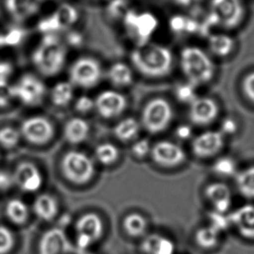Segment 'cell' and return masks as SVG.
<instances>
[{"label": "cell", "mask_w": 254, "mask_h": 254, "mask_svg": "<svg viewBox=\"0 0 254 254\" xmlns=\"http://www.w3.org/2000/svg\"><path fill=\"white\" fill-rule=\"evenodd\" d=\"M70 248L65 232L53 227L42 235L38 244L39 254H68Z\"/></svg>", "instance_id": "17"}, {"label": "cell", "mask_w": 254, "mask_h": 254, "mask_svg": "<svg viewBox=\"0 0 254 254\" xmlns=\"http://www.w3.org/2000/svg\"><path fill=\"white\" fill-rule=\"evenodd\" d=\"M220 114V106L209 96H197L189 104V120L199 127H206L213 124Z\"/></svg>", "instance_id": "15"}, {"label": "cell", "mask_w": 254, "mask_h": 254, "mask_svg": "<svg viewBox=\"0 0 254 254\" xmlns=\"http://www.w3.org/2000/svg\"><path fill=\"white\" fill-rule=\"evenodd\" d=\"M0 48H2V45H1V34H0Z\"/></svg>", "instance_id": "51"}, {"label": "cell", "mask_w": 254, "mask_h": 254, "mask_svg": "<svg viewBox=\"0 0 254 254\" xmlns=\"http://www.w3.org/2000/svg\"><path fill=\"white\" fill-rule=\"evenodd\" d=\"M14 99L25 106H38L45 99L46 86L39 77L31 73L24 74L12 85Z\"/></svg>", "instance_id": "9"}, {"label": "cell", "mask_w": 254, "mask_h": 254, "mask_svg": "<svg viewBox=\"0 0 254 254\" xmlns=\"http://www.w3.org/2000/svg\"><path fill=\"white\" fill-rule=\"evenodd\" d=\"M150 156L156 165L166 169L182 165L187 159L186 152L180 145L167 140L159 141L152 145Z\"/></svg>", "instance_id": "13"}, {"label": "cell", "mask_w": 254, "mask_h": 254, "mask_svg": "<svg viewBox=\"0 0 254 254\" xmlns=\"http://www.w3.org/2000/svg\"><path fill=\"white\" fill-rule=\"evenodd\" d=\"M14 100L12 85L8 81H0V109L10 106Z\"/></svg>", "instance_id": "43"}, {"label": "cell", "mask_w": 254, "mask_h": 254, "mask_svg": "<svg viewBox=\"0 0 254 254\" xmlns=\"http://www.w3.org/2000/svg\"><path fill=\"white\" fill-rule=\"evenodd\" d=\"M94 101L96 113L107 120L120 117L127 108V97L114 89L103 90L96 96Z\"/></svg>", "instance_id": "12"}, {"label": "cell", "mask_w": 254, "mask_h": 254, "mask_svg": "<svg viewBox=\"0 0 254 254\" xmlns=\"http://www.w3.org/2000/svg\"><path fill=\"white\" fill-rule=\"evenodd\" d=\"M180 66L187 82L194 87L209 83L216 72V67L209 54L193 45L182 49Z\"/></svg>", "instance_id": "3"}, {"label": "cell", "mask_w": 254, "mask_h": 254, "mask_svg": "<svg viewBox=\"0 0 254 254\" xmlns=\"http://www.w3.org/2000/svg\"><path fill=\"white\" fill-rule=\"evenodd\" d=\"M104 232V221L98 213H83L76 220L74 227L76 247L81 250L92 248L102 240Z\"/></svg>", "instance_id": "8"}, {"label": "cell", "mask_w": 254, "mask_h": 254, "mask_svg": "<svg viewBox=\"0 0 254 254\" xmlns=\"http://www.w3.org/2000/svg\"><path fill=\"white\" fill-rule=\"evenodd\" d=\"M68 76V81L74 87L93 89L103 79V67L97 59L84 56L76 59L70 64Z\"/></svg>", "instance_id": "7"}, {"label": "cell", "mask_w": 254, "mask_h": 254, "mask_svg": "<svg viewBox=\"0 0 254 254\" xmlns=\"http://www.w3.org/2000/svg\"><path fill=\"white\" fill-rule=\"evenodd\" d=\"M169 25L172 31H175L176 33H182V32L192 33L199 30V25L195 20L190 19L189 17L180 16V15H176L171 17V19L169 21Z\"/></svg>", "instance_id": "35"}, {"label": "cell", "mask_w": 254, "mask_h": 254, "mask_svg": "<svg viewBox=\"0 0 254 254\" xmlns=\"http://www.w3.org/2000/svg\"><path fill=\"white\" fill-rule=\"evenodd\" d=\"M75 87L69 81H60L56 83L51 91V101L56 107L64 108L72 103L75 96Z\"/></svg>", "instance_id": "29"}, {"label": "cell", "mask_w": 254, "mask_h": 254, "mask_svg": "<svg viewBox=\"0 0 254 254\" xmlns=\"http://www.w3.org/2000/svg\"><path fill=\"white\" fill-rule=\"evenodd\" d=\"M174 118L171 103L163 97H155L145 104L141 111V127L149 134L162 133L170 126Z\"/></svg>", "instance_id": "5"}, {"label": "cell", "mask_w": 254, "mask_h": 254, "mask_svg": "<svg viewBox=\"0 0 254 254\" xmlns=\"http://www.w3.org/2000/svg\"><path fill=\"white\" fill-rule=\"evenodd\" d=\"M96 161L103 166L115 164L120 157L119 148L111 142H103L96 146L95 149Z\"/></svg>", "instance_id": "32"}, {"label": "cell", "mask_w": 254, "mask_h": 254, "mask_svg": "<svg viewBox=\"0 0 254 254\" xmlns=\"http://www.w3.org/2000/svg\"><path fill=\"white\" fill-rule=\"evenodd\" d=\"M241 88L245 98L254 106V70L243 76Z\"/></svg>", "instance_id": "39"}, {"label": "cell", "mask_w": 254, "mask_h": 254, "mask_svg": "<svg viewBox=\"0 0 254 254\" xmlns=\"http://www.w3.org/2000/svg\"><path fill=\"white\" fill-rule=\"evenodd\" d=\"M219 130L225 135H232L235 134L238 130V124L236 121L234 120L233 118H226L224 119L223 122L221 123L220 128Z\"/></svg>", "instance_id": "45"}, {"label": "cell", "mask_w": 254, "mask_h": 254, "mask_svg": "<svg viewBox=\"0 0 254 254\" xmlns=\"http://www.w3.org/2000/svg\"><path fill=\"white\" fill-rule=\"evenodd\" d=\"M143 254H175V245L171 239L159 234H148L141 239Z\"/></svg>", "instance_id": "20"}, {"label": "cell", "mask_w": 254, "mask_h": 254, "mask_svg": "<svg viewBox=\"0 0 254 254\" xmlns=\"http://www.w3.org/2000/svg\"><path fill=\"white\" fill-rule=\"evenodd\" d=\"M68 42L69 45H79L82 43V37L80 36L79 33L71 32L68 36Z\"/></svg>", "instance_id": "49"}, {"label": "cell", "mask_w": 254, "mask_h": 254, "mask_svg": "<svg viewBox=\"0 0 254 254\" xmlns=\"http://www.w3.org/2000/svg\"><path fill=\"white\" fill-rule=\"evenodd\" d=\"M15 244L14 235L10 229L0 226V254H9Z\"/></svg>", "instance_id": "40"}, {"label": "cell", "mask_w": 254, "mask_h": 254, "mask_svg": "<svg viewBox=\"0 0 254 254\" xmlns=\"http://www.w3.org/2000/svg\"><path fill=\"white\" fill-rule=\"evenodd\" d=\"M200 0H177L180 4H182L183 6L188 7L191 6L193 3H198Z\"/></svg>", "instance_id": "50"}, {"label": "cell", "mask_w": 254, "mask_h": 254, "mask_svg": "<svg viewBox=\"0 0 254 254\" xmlns=\"http://www.w3.org/2000/svg\"><path fill=\"white\" fill-rule=\"evenodd\" d=\"M209 52L218 58H227L235 50L236 42L233 37L226 33L211 34L208 37Z\"/></svg>", "instance_id": "25"}, {"label": "cell", "mask_w": 254, "mask_h": 254, "mask_svg": "<svg viewBox=\"0 0 254 254\" xmlns=\"http://www.w3.org/2000/svg\"><path fill=\"white\" fill-rule=\"evenodd\" d=\"M5 213L8 219L16 225H24L29 220L27 205L19 199H11L7 202Z\"/></svg>", "instance_id": "31"}, {"label": "cell", "mask_w": 254, "mask_h": 254, "mask_svg": "<svg viewBox=\"0 0 254 254\" xmlns=\"http://www.w3.org/2000/svg\"><path fill=\"white\" fill-rule=\"evenodd\" d=\"M20 131L10 126L0 128V146L6 149L17 147L21 141Z\"/></svg>", "instance_id": "36"}, {"label": "cell", "mask_w": 254, "mask_h": 254, "mask_svg": "<svg viewBox=\"0 0 254 254\" xmlns=\"http://www.w3.org/2000/svg\"><path fill=\"white\" fill-rule=\"evenodd\" d=\"M239 170L235 160L229 156H222L217 159L213 165V171L216 175L223 178L235 177Z\"/></svg>", "instance_id": "34"}, {"label": "cell", "mask_w": 254, "mask_h": 254, "mask_svg": "<svg viewBox=\"0 0 254 254\" xmlns=\"http://www.w3.org/2000/svg\"><path fill=\"white\" fill-rule=\"evenodd\" d=\"M13 71V65L10 62L0 61V81H8Z\"/></svg>", "instance_id": "47"}, {"label": "cell", "mask_w": 254, "mask_h": 254, "mask_svg": "<svg viewBox=\"0 0 254 254\" xmlns=\"http://www.w3.org/2000/svg\"><path fill=\"white\" fill-rule=\"evenodd\" d=\"M24 37V32L20 29H12L6 34H1V45L5 46H16L19 45Z\"/></svg>", "instance_id": "42"}, {"label": "cell", "mask_w": 254, "mask_h": 254, "mask_svg": "<svg viewBox=\"0 0 254 254\" xmlns=\"http://www.w3.org/2000/svg\"><path fill=\"white\" fill-rule=\"evenodd\" d=\"M152 145L148 139L141 138L136 139L131 146V154L137 159H144L148 155H150Z\"/></svg>", "instance_id": "38"}, {"label": "cell", "mask_w": 254, "mask_h": 254, "mask_svg": "<svg viewBox=\"0 0 254 254\" xmlns=\"http://www.w3.org/2000/svg\"><path fill=\"white\" fill-rule=\"evenodd\" d=\"M61 171L64 178L75 185H85L95 176L96 167L89 155L70 150L65 153L61 160Z\"/></svg>", "instance_id": "6"}, {"label": "cell", "mask_w": 254, "mask_h": 254, "mask_svg": "<svg viewBox=\"0 0 254 254\" xmlns=\"http://www.w3.org/2000/svg\"><path fill=\"white\" fill-rule=\"evenodd\" d=\"M33 211L36 215L45 221H52L59 213V205L54 196L41 193L35 199Z\"/></svg>", "instance_id": "23"}, {"label": "cell", "mask_w": 254, "mask_h": 254, "mask_svg": "<svg viewBox=\"0 0 254 254\" xmlns=\"http://www.w3.org/2000/svg\"><path fill=\"white\" fill-rule=\"evenodd\" d=\"M231 226L241 237L254 241V205L246 204L229 214Z\"/></svg>", "instance_id": "18"}, {"label": "cell", "mask_w": 254, "mask_h": 254, "mask_svg": "<svg viewBox=\"0 0 254 254\" xmlns=\"http://www.w3.org/2000/svg\"><path fill=\"white\" fill-rule=\"evenodd\" d=\"M234 178L241 195L248 199H254V165L239 170Z\"/></svg>", "instance_id": "30"}, {"label": "cell", "mask_w": 254, "mask_h": 254, "mask_svg": "<svg viewBox=\"0 0 254 254\" xmlns=\"http://www.w3.org/2000/svg\"><path fill=\"white\" fill-rule=\"evenodd\" d=\"M220 231L212 225L200 227L194 234V242L200 249L210 251L220 244Z\"/></svg>", "instance_id": "28"}, {"label": "cell", "mask_w": 254, "mask_h": 254, "mask_svg": "<svg viewBox=\"0 0 254 254\" xmlns=\"http://www.w3.org/2000/svg\"><path fill=\"white\" fill-rule=\"evenodd\" d=\"M130 62L138 73L148 78H162L172 71L174 55L164 45L145 44L130 53Z\"/></svg>", "instance_id": "1"}, {"label": "cell", "mask_w": 254, "mask_h": 254, "mask_svg": "<svg viewBox=\"0 0 254 254\" xmlns=\"http://www.w3.org/2000/svg\"><path fill=\"white\" fill-rule=\"evenodd\" d=\"M246 17L244 0H211L208 18L213 26L234 30L243 24Z\"/></svg>", "instance_id": "4"}, {"label": "cell", "mask_w": 254, "mask_h": 254, "mask_svg": "<svg viewBox=\"0 0 254 254\" xmlns=\"http://www.w3.org/2000/svg\"><path fill=\"white\" fill-rule=\"evenodd\" d=\"M194 86L190 83H181L175 89V96L182 103L190 104L197 97Z\"/></svg>", "instance_id": "37"}, {"label": "cell", "mask_w": 254, "mask_h": 254, "mask_svg": "<svg viewBox=\"0 0 254 254\" xmlns=\"http://www.w3.org/2000/svg\"><path fill=\"white\" fill-rule=\"evenodd\" d=\"M74 108L80 115H87L95 110V101L90 96L82 95L76 98Z\"/></svg>", "instance_id": "41"}, {"label": "cell", "mask_w": 254, "mask_h": 254, "mask_svg": "<svg viewBox=\"0 0 254 254\" xmlns=\"http://www.w3.org/2000/svg\"><path fill=\"white\" fill-rule=\"evenodd\" d=\"M21 135L30 144H48L55 135V127L51 120L43 116L28 117L21 124Z\"/></svg>", "instance_id": "11"}, {"label": "cell", "mask_w": 254, "mask_h": 254, "mask_svg": "<svg viewBox=\"0 0 254 254\" xmlns=\"http://www.w3.org/2000/svg\"><path fill=\"white\" fill-rule=\"evenodd\" d=\"M42 0H5V7L14 19L23 22L38 11Z\"/></svg>", "instance_id": "22"}, {"label": "cell", "mask_w": 254, "mask_h": 254, "mask_svg": "<svg viewBox=\"0 0 254 254\" xmlns=\"http://www.w3.org/2000/svg\"><path fill=\"white\" fill-rule=\"evenodd\" d=\"M226 144V136L220 130L204 131L192 138V154L200 159L214 157L222 151Z\"/></svg>", "instance_id": "14"}, {"label": "cell", "mask_w": 254, "mask_h": 254, "mask_svg": "<svg viewBox=\"0 0 254 254\" xmlns=\"http://www.w3.org/2000/svg\"><path fill=\"white\" fill-rule=\"evenodd\" d=\"M110 10L114 17L123 16L124 17L129 10L126 0H113L110 3Z\"/></svg>", "instance_id": "44"}, {"label": "cell", "mask_w": 254, "mask_h": 254, "mask_svg": "<svg viewBox=\"0 0 254 254\" xmlns=\"http://www.w3.org/2000/svg\"><path fill=\"white\" fill-rule=\"evenodd\" d=\"M141 124L134 117H127L117 123L114 127V135L122 142L135 141L141 131Z\"/></svg>", "instance_id": "27"}, {"label": "cell", "mask_w": 254, "mask_h": 254, "mask_svg": "<svg viewBox=\"0 0 254 254\" xmlns=\"http://www.w3.org/2000/svg\"><path fill=\"white\" fill-rule=\"evenodd\" d=\"M107 77L110 83L119 89L127 88L134 82V72L130 66L123 62H117L110 66Z\"/></svg>", "instance_id": "24"}, {"label": "cell", "mask_w": 254, "mask_h": 254, "mask_svg": "<svg viewBox=\"0 0 254 254\" xmlns=\"http://www.w3.org/2000/svg\"><path fill=\"white\" fill-rule=\"evenodd\" d=\"M90 126L82 117H72L67 121L64 127V137L71 145L83 143L89 137Z\"/></svg>", "instance_id": "21"}, {"label": "cell", "mask_w": 254, "mask_h": 254, "mask_svg": "<svg viewBox=\"0 0 254 254\" xmlns=\"http://www.w3.org/2000/svg\"><path fill=\"white\" fill-rule=\"evenodd\" d=\"M192 134V129L190 125L182 124V125H179L175 129V136L182 141H187L191 139Z\"/></svg>", "instance_id": "46"}, {"label": "cell", "mask_w": 254, "mask_h": 254, "mask_svg": "<svg viewBox=\"0 0 254 254\" xmlns=\"http://www.w3.org/2000/svg\"><path fill=\"white\" fill-rule=\"evenodd\" d=\"M205 197L214 212L224 214L230 209L233 202L230 188L223 182H213L207 186L205 189Z\"/></svg>", "instance_id": "19"}, {"label": "cell", "mask_w": 254, "mask_h": 254, "mask_svg": "<svg viewBox=\"0 0 254 254\" xmlns=\"http://www.w3.org/2000/svg\"><path fill=\"white\" fill-rule=\"evenodd\" d=\"M54 15L59 22L60 30L72 26L79 17L76 8L69 3L61 4L54 12Z\"/></svg>", "instance_id": "33"}, {"label": "cell", "mask_w": 254, "mask_h": 254, "mask_svg": "<svg viewBox=\"0 0 254 254\" xmlns=\"http://www.w3.org/2000/svg\"><path fill=\"white\" fill-rule=\"evenodd\" d=\"M13 182L21 190L26 192H36L41 189L44 182L42 173L34 163L22 162L16 167L12 176Z\"/></svg>", "instance_id": "16"}, {"label": "cell", "mask_w": 254, "mask_h": 254, "mask_svg": "<svg viewBox=\"0 0 254 254\" xmlns=\"http://www.w3.org/2000/svg\"><path fill=\"white\" fill-rule=\"evenodd\" d=\"M67 59L65 45L56 34H45L31 55L36 69L46 77L62 72Z\"/></svg>", "instance_id": "2"}, {"label": "cell", "mask_w": 254, "mask_h": 254, "mask_svg": "<svg viewBox=\"0 0 254 254\" xmlns=\"http://www.w3.org/2000/svg\"><path fill=\"white\" fill-rule=\"evenodd\" d=\"M123 228L128 237L142 239L148 234V221L141 213H128L123 220Z\"/></svg>", "instance_id": "26"}, {"label": "cell", "mask_w": 254, "mask_h": 254, "mask_svg": "<svg viewBox=\"0 0 254 254\" xmlns=\"http://www.w3.org/2000/svg\"><path fill=\"white\" fill-rule=\"evenodd\" d=\"M124 18L127 31L137 42V46L148 44V39L158 27V19L148 11L139 13L129 10Z\"/></svg>", "instance_id": "10"}, {"label": "cell", "mask_w": 254, "mask_h": 254, "mask_svg": "<svg viewBox=\"0 0 254 254\" xmlns=\"http://www.w3.org/2000/svg\"><path fill=\"white\" fill-rule=\"evenodd\" d=\"M13 182L12 178H10L6 173H0V189H5L10 187V183Z\"/></svg>", "instance_id": "48"}]
</instances>
